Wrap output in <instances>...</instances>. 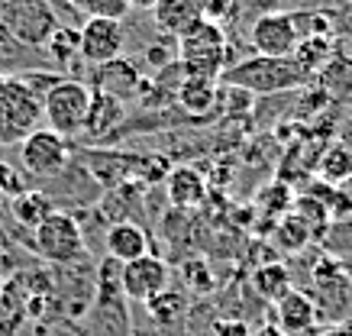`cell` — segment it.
I'll return each mask as SVG.
<instances>
[{
	"label": "cell",
	"mask_w": 352,
	"mask_h": 336,
	"mask_svg": "<svg viewBox=\"0 0 352 336\" xmlns=\"http://www.w3.org/2000/svg\"><path fill=\"white\" fill-rule=\"evenodd\" d=\"M252 288H256L258 298L278 304L285 294L291 291V271L281 265V262H265L252 271Z\"/></svg>",
	"instance_id": "19"
},
{
	"label": "cell",
	"mask_w": 352,
	"mask_h": 336,
	"mask_svg": "<svg viewBox=\"0 0 352 336\" xmlns=\"http://www.w3.org/2000/svg\"><path fill=\"white\" fill-rule=\"evenodd\" d=\"M43 49L62 71L78 65V58H81V36H78V26H55Z\"/></svg>",
	"instance_id": "18"
},
{
	"label": "cell",
	"mask_w": 352,
	"mask_h": 336,
	"mask_svg": "<svg viewBox=\"0 0 352 336\" xmlns=\"http://www.w3.org/2000/svg\"><path fill=\"white\" fill-rule=\"evenodd\" d=\"M81 10L87 16H104V20H123L129 10V0H85Z\"/></svg>",
	"instance_id": "26"
},
{
	"label": "cell",
	"mask_w": 352,
	"mask_h": 336,
	"mask_svg": "<svg viewBox=\"0 0 352 336\" xmlns=\"http://www.w3.org/2000/svg\"><path fill=\"white\" fill-rule=\"evenodd\" d=\"M178 43V62H182L184 78H217L230 68V43H226L223 26H217L210 20H201L191 33H184Z\"/></svg>",
	"instance_id": "2"
},
{
	"label": "cell",
	"mask_w": 352,
	"mask_h": 336,
	"mask_svg": "<svg viewBox=\"0 0 352 336\" xmlns=\"http://www.w3.org/2000/svg\"><path fill=\"white\" fill-rule=\"evenodd\" d=\"M317 78H320V87L330 94V100L346 98V94H352V58L349 55H333Z\"/></svg>",
	"instance_id": "22"
},
{
	"label": "cell",
	"mask_w": 352,
	"mask_h": 336,
	"mask_svg": "<svg viewBox=\"0 0 352 336\" xmlns=\"http://www.w3.org/2000/svg\"><path fill=\"white\" fill-rule=\"evenodd\" d=\"M168 288V265L159 256H139V259L120 265V291L133 301H149L159 291Z\"/></svg>",
	"instance_id": "9"
},
{
	"label": "cell",
	"mask_w": 352,
	"mask_h": 336,
	"mask_svg": "<svg viewBox=\"0 0 352 336\" xmlns=\"http://www.w3.org/2000/svg\"><path fill=\"white\" fill-rule=\"evenodd\" d=\"M294 214L307 223L314 236H323V229L330 227V220H333L330 207L323 204V201H317V197H310V194H300L298 201H294Z\"/></svg>",
	"instance_id": "25"
},
{
	"label": "cell",
	"mask_w": 352,
	"mask_h": 336,
	"mask_svg": "<svg viewBox=\"0 0 352 336\" xmlns=\"http://www.w3.org/2000/svg\"><path fill=\"white\" fill-rule=\"evenodd\" d=\"M165 194H168L171 207H197L204 204V197H207V181H204V175L191 165H178V168H171L168 178H165Z\"/></svg>",
	"instance_id": "13"
},
{
	"label": "cell",
	"mask_w": 352,
	"mask_h": 336,
	"mask_svg": "<svg viewBox=\"0 0 352 336\" xmlns=\"http://www.w3.org/2000/svg\"><path fill=\"white\" fill-rule=\"evenodd\" d=\"M201 10H204V20L223 26L230 16L239 13V0H201Z\"/></svg>",
	"instance_id": "27"
},
{
	"label": "cell",
	"mask_w": 352,
	"mask_h": 336,
	"mask_svg": "<svg viewBox=\"0 0 352 336\" xmlns=\"http://www.w3.org/2000/svg\"><path fill=\"white\" fill-rule=\"evenodd\" d=\"M32 239H36L39 256L49 262H58V265L78 262L85 256V233L78 227V220L72 214H65V210H52L39 227L32 229Z\"/></svg>",
	"instance_id": "5"
},
{
	"label": "cell",
	"mask_w": 352,
	"mask_h": 336,
	"mask_svg": "<svg viewBox=\"0 0 352 336\" xmlns=\"http://www.w3.org/2000/svg\"><path fill=\"white\" fill-rule=\"evenodd\" d=\"M275 317H278V330L285 336H304L317 324V304H314L310 294L291 288V291L275 304Z\"/></svg>",
	"instance_id": "10"
},
{
	"label": "cell",
	"mask_w": 352,
	"mask_h": 336,
	"mask_svg": "<svg viewBox=\"0 0 352 336\" xmlns=\"http://www.w3.org/2000/svg\"><path fill=\"white\" fill-rule=\"evenodd\" d=\"M226 85L249 91V94H278V91H294L310 81V75L294 62V58H265L252 55L239 65H230L223 71Z\"/></svg>",
	"instance_id": "1"
},
{
	"label": "cell",
	"mask_w": 352,
	"mask_h": 336,
	"mask_svg": "<svg viewBox=\"0 0 352 336\" xmlns=\"http://www.w3.org/2000/svg\"><path fill=\"white\" fill-rule=\"evenodd\" d=\"M78 36H81V62H87L91 68L107 65V62L120 58V55H123V45H126L123 20L87 16L85 26L78 30Z\"/></svg>",
	"instance_id": "7"
},
{
	"label": "cell",
	"mask_w": 352,
	"mask_h": 336,
	"mask_svg": "<svg viewBox=\"0 0 352 336\" xmlns=\"http://www.w3.org/2000/svg\"><path fill=\"white\" fill-rule=\"evenodd\" d=\"M258 201H262V204H268L265 210H272V214H285V210H288V204H291L288 185H285V181L268 185L265 191H258Z\"/></svg>",
	"instance_id": "28"
},
{
	"label": "cell",
	"mask_w": 352,
	"mask_h": 336,
	"mask_svg": "<svg viewBox=\"0 0 352 336\" xmlns=\"http://www.w3.org/2000/svg\"><path fill=\"white\" fill-rule=\"evenodd\" d=\"M68 3H72L75 10H81V7H85V0H68Z\"/></svg>",
	"instance_id": "36"
},
{
	"label": "cell",
	"mask_w": 352,
	"mask_h": 336,
	"mask_svg": "<svg viewBox=\"0 0 352 336\" xmlns=\"http://www.w3.org/2000/svg\"><path fill=\"white\" fill-rule=\"evenodd\" d=\"M146 307H149V317L159 326H175L184 317V298L178 291H171V288H165V291H159L155 298H149Z\"/></svg>",
	"instance_id": "24"
},
{
	"label": "cell",
	"mask_w": 352,
	"mask_h": 336,
	"mask_svg": "<svg viewBox=\"0 0 352 336\" xmlns=\"http://www.w3.org/2000/svg\"><path fill=\"white\" fill-rule=\"evenodd\" d=\"M107 252L110 259L117 262V265H126V262L139 259V256H146L149 252V239H146V229L139 227V223H113L107 229Z\"/></svg>",
	"instance_id": "14"
},
{
	"label": "cell",
	"mask_w": 352,
	"mask_h": 336,
	"mask_svg": "<svg viewBox=\"0 0 352 336\" xmlns=\"http://www.w3.org/2000/svg\"><path fill=\"white\" fill-rule=\"evenodd\" d=\"M317 175H320L330 188L346 185L352 178V149L349 146H342V142L327 146V149L320 152V159H317Z\"/></svg>",
	"instance_id": "17"
},
{
	"label": "cell",
	"mask_w": 352,
	"mask_h": 336,
	"mask_svg": "<svg viewBox=\"0 0 352 336\" xmlns=\"http://www.w3.org/2000/svg\"><path fill=\"white\" fill-rule=\"evenodd\" d=\"M3 81H7V75H3V71H0V91H3Z\"/></svg>",
	"instance_id": "37"
},
{
	"label": "cell",
	"mask_w": 352,
	"mask_h": 336,
	"mask_svg": "<svg viewBox=\"0 0 352 336\" xmlns=\"http://www.w3.org/2000/svg\"><path fill=\"white\" fill-rule=\"evenodd\" d=\"M129 7H139V10H152L155 0H129Z\"/></svg>",
	"instance_id": "34"
},
{
	"label": "cell",
	"mask_w": 352,
	"mask_h": 336,
	"mask_svg": "<svg viewBox=\"0 0 352 336\" xmlns=\"http://www.w3.org/2000/svg\"><path fill=\"white\" fill-rule=\"evenodd\" d=\"M178 104L191 117L210 113L217 104V81H210V78H182V85H178Z\"/></svg>",
	"instance_id": "16"
},
{
	"label": "cell",
	"mask_w": 352,
	"mask_h": 336,
	"mask_svg": "<svg viewBox=\"0 0 352 336\" xmlns=\"http://www.w3.org/2000/svg\"><path fill=\"white\" fill-rule=\"evenodd\" d=\"M43 120V98L20 75H7L0 91V142H23Z\"/></svg>",
	"instance_id": "3"
},
{
	"label": "cell",
	"mask_w": 352,
	"mask_h": 336,
	"mask_svg": "<svg viewBox=\"0 0 352 336\" xmlns=\"http://www.w3.org/2000/svg\"><path fill=\"white\" fill-rule=\"evenodd\" d=\"M23 168L36 178H52L68 165V142L52 130H32L20 142Z\"/></svg>",
	"instance_id": "8"
},
{
	"label": "cell",
	"mask_w": 352,
	"mask_h": 336,
	"mask_svg": "<svg viewBox=\"0 0 352 336\" xmlns=\"http://www.w3.org/2000/svg\"><path fill=\"white\" fill-rule=\"evenodd\" d=\"M146 58H149L152 65H165V62H168V55H165V45H155V43H152L149 49H146Z\"/></svg>",
	"instance_id": "32"
},
{
	"label": "cell",
	"mask_w": 352,
	"mask_h": 336,
	"mask_svg": "<svg viewBox=\"0 0 352 336\" xmlns=\"http://www.w3.org/2000/svg\"><path fill=\"white\" fill-rule=\"evenodd\" d=\"M87 110H91V87L81 85L78 78H62L43 98V120L62 139L85 133Z\"/></svg>",
	"instance_id": "4"
},
{
	"label": "cell",
	"mask_w": 352,
	"mask_h": 336,
	"mask_svg": "<svg viewBox=\"0 0 352 336\" xmlns=\"http://www.w3.org/2000/svg\"><path fill=\"white\" fill-rule=\"evenodd\" d=\"M23 52H26V45H23L20 39H16V36H13L10 30H7V26L0 23V65H7V62H16Z\"/></svg>",
	"instance_id": "29"
},
{
	"label": "cell",
	"mask_w": 352,
	"mask_h": 336,
	"mask_svg": "<svg viewBox=\"0 0 352 336\" xmlns=\"http://www.w3.org/2000/svg\"><path fill=\"white\" fill-rule=\"evenodd\" d=\"M10 214L20 227L36 229L49 214H52V201H49L43 191H23L20 197L10 201Z\"/></svg>",
	"instance_id": "21"
},
{
	"label": "cell",
	"mask_w": 352,
	"mask_h": 336,
	"mask_svg": "<svg viewBox=\"0 0 352 336\" xmlns=\"http://www.w3.org/2000/svg\"><path fill=\"white\" fill-rule=\"evenodd\" d=\"M258 336H285V333H281L278 326H265V330H262V333H258Z\"/></svg>",
	"instance_id": "35"
},
{
	"label": "cell",
	"mask_w": 352,
	"mask_h": 336,
	"mask_svg": "<svg viewBox=\"0 0 352 336\" xmlns=\"http://www.w3.org/2000/svg\"><path fill=\"white\" fill-rule=\"evenodd\" d=\"M214 333L217 336H249V330H245V324H217Z\"/></svg>",
	"instance_id": "31"
},
{
	"label": "cell",
	"mask_w": 352,
	"mask_h": 336,
	"mask_svg": "<svg viewBox=\"0 0 352 336\" xmlns=\"http://www.w3.org/2000/svg\"><path fill=\"white\" fill-rule=\"evenodd\" d=\"M333 55L336 52H333L330 36H300L298 45H294V52H291V58H294L307 75H320V68L330 62Z\"/></svg>",
	"instance_id": "20"
},
{
	"label": "cell",
	"mask_w": 352,
	"mask_h": 336,
	"mask_svg": "<svg viewBox=\"0 0 352 336\" xmlns=\"http://www.w3.org/2000/svg\"><path fill=\"white\" fill-rule=\"evenodd\" d=\"M310 236H314V233H310V227L298 217V214L281 217L275 227V246L285 252H300L310 243Z\"/></svg>",
	"instance_id": "23"
},
{
	"label": "cell",
	"mask_w": 352,
	"mask_h": 336,
	"mask_svg": "<svg viewBox=\"0 0 352 336\" xmlns=\"http://www.w3.org/2000/svg\"><path fill=\"white\" fill-rule=\"evenodd\" d=\"M0 191H3V194L10 197V201H13V197H20L23 191H26V185H23V178H20L16 172H13V168H10L7 162H0Z\"/></svg>",
	"instance_id": "30"
},
{
	"label": "cell",
	"mask_w": 352,
	"mask_h": 336,
	"mask_svg": "<svg viewBox=\"0 0 352 336\" xmlns=\"http://www.w3.org/2000/svg\"><path fill=\"white\" fill-rule=\"evenodd\" d=\"M155 26L171 39H182L184 33H191L194 26L204 20L201 0H155L152 7Z\"/></svg>",
	"instance_id": "11"
},
{
	"label": "cell",
	"mask_w": 352,
	"mask_h": 336,
	"mask_svg": "<svg viewBox=\"0 0 352 336\" xmlns=\"http://www.w3.org/2000/svg\"><path fill=\"white\" fill-rule=\"evenodd\" d=\"M298 39L300 26L298 16H291V13H262L249 30V43L256 55H265V58H288Z\"/></svg>",
	"instance_id": "6"
},
{
	"label": "cell",
	"mask_w": 352,
	"mask_h": 336,
	"mask_svg": "<svg viewBox=\"0 0 352 336\" xmlns=\"http://www.w3.org/2000/svg\"><path fill=\"white\" fill-rule=\"evenodd\" d=\"M139 87H142V75H139V68L129 62V58H113L107 65H97V91L100 94H110V98L117 100H126L129 94H136Z\"/></svg>",
	"instance_id": "12"
},
{
	"label": "cell",
	"mask_w": 352,
	"mask_h": 336,
	"mask_svg": "<svg viewBox=\"0 0 352 336\" xmlns=\"http://www.w3.org/2000/svg\"><path fill=\"white\" fill-rule=\"evenodd\" d=\"M123 117H126L123 100L110 98V94H100V91H91V110H87V120H85V133L104 136V133L117 130L120 123H123Z\"/></svg>",
	"instance_id": "15"
},
{
	"label": "cell",
	"mask_w": 352,
	"mask_h": 336,
	"mask_svg": "<svg viewBox=\"0 0 352 336\" xmlns=\"http://www.w3.org/2000/svg\"><path fill=\"white\" fill-rule=\"evenodd\" d=\"M320 336H352V324H340V326H330V330H323Z\"/></svg>",
	"instance_id": "33"
}]
</instances>
